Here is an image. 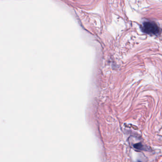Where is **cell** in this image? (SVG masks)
Masks as SVG:
<instances>
[{"label": "cell", "mask_w": 162, "mask_h": 162, "mask_svg": "<svg viewBox=\"0 0 162 162\" xmlns=\"http://www.w3.org/2000/svg\"><path fill=\"white\" fill-rule=\"evenodd\" d=\"M137 162H141V161H138Z\"/></svg>", "instance_id": "3"}, {"label": "cell", "mask_w": 162, "mask_h": 162, "mask_svg": "<svg viewBox=\"0 0 162 162\" xmlns=\"http://www.w3.org/2000/svg\"><path fill=\"white\" fill-rule=\"evenodd\" d=\"M141 29L143 33L151 35H158L161 30L156 22L152 21H145L141 26Z\"/></svg>", "instance_id": "1"}, {"label": "cell", "mask_w": 162, "mask_h": 162, "mask_svg": "<svg viewBox=\"0 0 162 162\" xmlns=\"http://www.w3.org/2000/svg\"><path fill=\"white\" fill-rule=\"evenodd\" d=\"M134 147L135 148L138 150H142L143 148V145L141 143H137L134 144Z\"/></svg>", "instance_id": "2"}]
</instances>
